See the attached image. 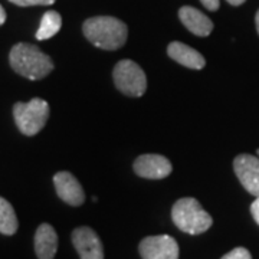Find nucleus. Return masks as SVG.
I'll use <instances>...</instances> for the list:
<instances>
[{"mask_svg":"<svg viewBox=\"0 0 259 259\" xmlns=\"http://www.w3.org/2000/svg\"><path fill=\"white\" fill-rule=\"evenodd\" d=\"M10 66L16 74L30 81L42 79L54 71V62L49 56L32 44H18L9 54Z\"/></svg>","mask_w":259,"mask_h":259,"instance_id":"obj_1","label":"nucleus"},{"mask_svg":"<svg viewBox=\"0 0 259 259\" xmlns=\"http://www.w3.org/2000/svg\"><path fill=\"white\" fill-rule=\"evenodd\" d=\"M85 37L95 45L105 51H115L124 47L128 29L124 22L112 16H97L85 20L82 26Z\"/></svg>","mask_w":259,"mask_h":259,"instance_id":"obj_2","label":"nucleus"},{"mask_svg":"<svg viewBox=\"0 0 259 259\" xmlns=\"http://www.w3.org/2000/svg\"><path fill=\"white\" fill-rule=\"evenodd\" d=\"M171 219L177 228L189 235H200L212 226V216L193 197L177 200L171 209Z\"/></svg>","mask_w":259,"mask_h":259,"instance_id":"obj_3","label":"nucleus"},{"mask_svg":"<svg viewBox=\"0 0 259 259\" xmlns=\"http://www.w3.org/2000/svg\"><path fill=\"white\" fill-rule=\"evenodd\" d=\"M13 117L19 131L25 136H36L47 125L49 118V104L42 98H32L29 102H16Z\"/></svg>","mask_w":259,"mask_h":259,"instance_id":"obj_4","label":"nucleus"},{"mask_svg":"<svg viewBox=\"0 0 259 259\" xmlns=\"http://www.w3.org/2000/svg\"><path fill=\"white\" fill-rule=\"evenodd\" d=\"M115 87L124 95L141 97L147 90V78L139 64L130 59H122L112 71Z\"/></svg>","mask_w":259,"mask_h":259,"instance_id":"obj_5","label":"nucleus"},{"mask_svg":"<svg viewBox=\"0 0 259 259\" xmlns=\"http://www.w3.org/2000/svg\"><path fill=\"white\" fill-rule=\"evenodd\" d=\"M139 250L143 259H179V245L168 235L144 238L140 242Z\"/></svg>","mask_w":259,"mask_h":259,"instance_id":"obj_6","label":"nucleus"},{"mask_svg":"<svg viewBox=\"0 0 259 259\" xmlns=\"http://www.w3.org/2000/svg\"><path fill=\"white\" fill-rule=\"evenodd\" d=\"M72 243L81 259H104L101 239L91 228H76L72 232Z\"/></svg>","mask_w":259,"mask_h":259,"instance_id":"obj_7","label":"nucleus"},{"mask_svg":"<svg viewBox=\"0 0 259 259\" xmlns=\"http://www.w3.org/2000/svg\"><path fill=\"white\" fill-rule=\"evenodd\" d=\"M233 170L241 185L255 197L259 196V158L250 154H239L233 160Z\"/></svg>","mask_w":259,"mask_h":259,"instance_id":"obj_8","label":"nucleus"},{"mask_svg":"<svg viewBox=\"0 0 259 259\" xmlns=\"http://www.w3.org/2000/svg\"><path fill=\"white\" fill-rule=\"evenodd\" d=\"M171 163L160 154H143L134 161V171L143 179H164L171 173Z\"/></svg>","mask_w":259,"mask_h":259,"instance_id":"obj_9","label":"nucleus"},{"mask_svg":"<svg viewBox=\"0 0 259 259\" xmlns=\"http://www.w3.org/2000/svg\"><path fill=\"white\" fill-rule=\"evenodd\" d=\"M56 193L61 200L71 206H81L85 202V193L81 183L69 171H59L54 176Z\"/></svg>","mask_w":259,"mask_h":259,"instance_id":"obj_10","label":"nucleus"},{"mask_svg":"<svg viewBox=\"0 0 259 259\" xmlns=\"http://www.w3.org/2000/svg\"><path fill=\"white\" fill-rule=\"evenodd\" d=\"M179 18L186 28L197 36H209L213 30V22L200 10L192 6H183L179 10Z\"/></svg>","mask_w":259,"mask_h":259,"instance_id":"obj_11","label":"nucleus"},{"mask_svg":"<svg viewBox=\"0 0 259 259\" xmlns=\"http://www.w3.org/2000/svg\"><path fill=\"white\" fill-rule=\"evenodd\" d=\"M58 250V235L49 223H42L35 233V252L39 259H54Z\"/></svg>","mask_w":259,"mask_h":259,"instance_id":"obj_12","label":"nucleus"},{"mask_svg":"<svg viewBox=\"0 0 259 259\" xmlns=\"http://www.w3.org/2000/svg\"><path fill=\"white\" fill-rule=\"evenodd\" d=\"M167 54L176 62L192 69H202L206 65V59L202 56V54H199L196 49L187 47L182 42H171L167 48Z\"/></svg>","mask_w":259,"mask_h":259,"instance_id":"obj_13","label":"nucleus"},{"mask_svg":"<svg viewBox=\"0 0 259 259\" xmlns=\"http://www.w3.org/2000/svg\"><path fill=\"white\" fill-rule=\"evenodd\" d=\"M62 26V18L61 15L55 12V10H48L47 13L42 16L40 20V26L36 32L37 40H47L51 39L52 36H55L56 33L61 30Z\"/></svg>","mask_w":259,"mask_h":259,"instance_id":"obj_14","label":"nucleus"},{"mask_svg":"<svg viewBox=\"0 0 259 259\" xmlns=\"http://www.w3.org/2000/svg\"><path fill=\"white\" fill-rule=\"evenodd\" d=\"M18 218L13 206L0 196V233L3 235H15L18 231Z\"/></svg>","mask_w":259,"mask_h":259,"instance_id":"obj_15","label":"nucleus"},{"mask_svg":"<svg viewBox=\"0 0 259 259\" xmlns=\"http://www.w3.org/2000/svg\"><path fill=\"white\" fill-rule=\"evenodd\" d=\"M16 6H22V8H28V6H49L54 5L55 0H9Z\"/></svg>","mask_w":259,"mask_h":259,"instance_id":"obj_16","label":"nucleus"},{"mask_svg":"<svg viewBox=\"0 0 259 259\" xmlns=\"http://www.w3.org/2000/svg\"><path fill=\"white\" fill-rule=\"evenodd\" d=\"M222 259H252V255L246 248H235L222 256Z\"/></svg>","mask_w":259,"mask_h":259,"instance_id":"obj_17","label":"nucleus"},{"mask_svg":"<svg viewBox=\"0 0 259 259\" xmlns=\"http://www.w3.org/2000/svg\"><path fill=\"white\" fill-rule=\"evenodd\" d=\"M200 2H202V5H203L204 8L207 10H210V12H216V10L219 9V6H221L219 0H200Z\"/></svg>","mask_w":259,"mask_h":259,"instance_id":"obj_18","label":"nucleus"},{"mask_svg":"<svg viewBox=\"0 0 259 259\" xmlns=\"http://www.w3.org/2000/svg\"><path fill=\"white\" fill-rule=\"evenodd\" d=\"M250 213H252L255 222L259 225V196H256V199L250 204Z\"/></svg>","mask_w":259,"mask_h":259,"instance_id":"obj_19","label":"nucleus"},{"mask_svg":"<svg viewBox=\"0 0 259 259\" xmlns=\"http://www.w3.org/2000/svg\"><path fill=\"white\" fill-rule=\"evenodd\" d=\"M5 22H6V12H5V9H3L2 5H0V26H2Z\"/></svg>","mask_w":259,"mask_h":259,"instance_id":"obj_20","label":"nucleus"},{"mask_svg":"<svg viewBox=\"0 0 259 259\" xmlns=\"http://www.w3.org/2000/svg\"><path fill=\"white\" fill-rule=\"evenodd\" d=\"M228 3H231L232 6H241V5H243L246 0H226Z\"/></svg>","mask_w":259,"mask_h":259,"instance_id":"obj_21","label":"nucleus"},{"mask_svg":"<svg viewBox=\"0 0 259 259\" xmlns=\"http://www.w3.org/2000/svg\"><path fill=\"white\" fill-rule=\"evenodd\" d=\"M255 22H256V29H258V33H259V10L256 12V16H255Z\"/></svg>","mask_w":259,"mask_h":259,"instance_id":"obj_22","label":"nucleus"},{"mask_svg":"<svg viewBox=\"0 0 259 259\" xmlns=\"http://www.w3.org/2000/svg\"><path fill=\"white\" fill-rule=\"evenodd\" d=\"M256 153H258V156H259V148H258V151H256Z\"/></svg>","mask_w":259,"mask_h":259,"instance_id":"obj_23","label":"nucleus"}]
</instances>
